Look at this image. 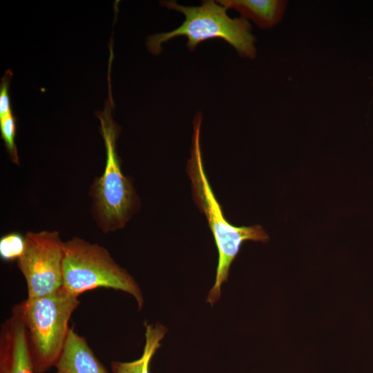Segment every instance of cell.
<instances>
[{
  "instance_id": "cell-2",
  "label": "cell",
  "mask_w": 373,
  "mask_h": 373,
  "mask_svg": "<svg viewBox=\"0 0 373 373\" xmlns=\"http://www.w3.org/2000/svg\"><path fill=\"white\" fill-rule=\"evenodd\" d=\"M161 6L182 13L184 20L171 31L147 37L146 48L151 54L159 55L164 43L183 36L187 38L186 47L191 51L201 42L220 38L233 46L240 57H256V38L248 20L242 17L231 18L227 10L217 1H203L200 6H184L175 1H163Z\"/></svg>"
},
{
  "instance_id": "cell-8",
  "label": "cell",
  "mask_w": 373,
  "mask_h": 373,
  "mask_svg": "<svg viewBox=\"0 0 373 373\" xmlns=\"http://www.w3.org/2000/svg\"><path fill=\"white\" fill-rule=\"evenodd\" d=\"M55 367L61 373H108L86 340L73 328Z\"/></svg>"
},
{
  "instance_id": "cell-6",
  "label": "cell",
  "mask_w": 373,
  "mask_h": 373,
  "mask_svg": "<svg viewBox=\"0 0 373 373\" xmlns=\"http://www.w3.org/2000/svg\"><path fill=\"white\" fill-rule=\"evenodd\" d=\"M17 267L27 285L28 298L44 296L63 287L65 242L57 231H28Z\"/></svg>"
},
{
  "instance_id": "cell-7",
  "label": "cell",
  "mask_w": 373,
  "mask_h": 373,
  "mask_svg": "<svg viewBox=\"0 0 373 373\" xmlns=\"http://www.w3.org/2000/svg\"><path fill=\"white\" fill-rule=\"evenodd\" d=\"M0 373H35L26 326L13 310L1 326Z\"/></svg>"
},
{
  "instance_id": "cell-11",
  "label": "cell",
  "mask_w": 373,
  "mask_h": 373,
  "mask_svg": "<svg viewBox=\"0 0 373 373\" xmlns=\"http://www.w3.org/2000/svg\"><path fill=\"white\" fill-rule=\"evenodd\" d=\"M0 132L10 158L15 164H19V160L15 144L16 118L13 113L0 119Z\"/></svg>"
},
{
  "instance_id": "cell-14",
  "label": "cell",
  "mask_w": 373,
  "mask_h": 373,
  "mask_svg": "<svg viewBox=\"0 0 373 373\" xmlns=\"http://www.w3.org/2000/svg\"><path fill=\"white\" fill-rule=\"evenodd\" d=\"M57 373H61V372L57 371Z\"/></svg>"
},
{
  "instance_id": "cell-1",
  "label": "cell",
  "mask_w": 373,
  "mask_h": 373,
  "mask_svg": "<svg viewBox=\"0 0 373 373\" xmlns=\"http://www.w3.org/2000/svg\"><path fill=\"white\" fill-rule=\"evenodd\" d=\"M201 124L202 114L198 113L193 119L191 157L188 161L187 171L193 197L206 216L218 252L215 283L207 298V301L213 305L220 298L221 285L227 281L230 267L242 243L247 240L266 242L269 236L260 225L236 227L225 219L204 171L200 147Z\"/></svg>"
},
{
  "instance_id": "cell-4",
  "label": "cell",
  "mask_w": 373,
  "mask_h": 373,
  "mask_svg": "<svg viewBox=\"0 0 373 373\" xmlns=\"http://www.w3.org/2000/svg\"><path fill=\"white\" fill-rule=\"evenodd\" d=\"M108 95L102 111L95 115L106 149V164L103 174L92 187V195L99 227L104 232L123 227L128 220L134 205V192L129 180L123 175L116 151L118 126L113 118L114 102L111 77H108Z\"/></svg>"
},
{
  "instance_id": "cell-9",
  "label": "cell",
  "mask_w": 373,
  "mask_h": 373,
  "mask_svg": "<svg viewBox=\"0 0 373 373\" xmlns=\"http://www.w3.org/2000/svg\"><path fill=\"white\" fill-rule=\"evenodd\" d=\"M227 10L234 9L241 17L252 20L262 29L275 26L283 18L287 1L283 0H218Z\"/></svg>"
},
{
  "instance_id": "cell-12",
  "label": "cell",
  "mask_w": 373,
  "mask_h": 373,
  "mask_svg": "<svg viewBox=\"0 0 373 373\" xmlns=\"http://www.w3.org/2000/svg\"><path fill=\"white\" fill-rule=\"evenodd\" d=\"M25 249V237L10 233L0 239V256L4 260H18Z\"/></svg>"
},
{
  "instance_id": "cell-10",
  "label": "cell",
  "mask_w": 373,
  "mask_h": 373,
  "mask_svg": "<svg viewBox=\"0 0 373 373\" xmlns=\"http://www.w3.org/2000/svg\"><path fill=\"white\" fill-rule=\"evenodd\" d=\"M145 345L142 356L129 362L113 361L111 370L113 373H149L151 361L160 347L167 329L160 323H145Z\"/></svg>"
},
{
  "instance_id": "cell-13",
  "label": "cell",
  "mask_w": 373,
  "mask_h": 373,
  "mask_svg": "<svg viewBox=\"0 0 373 373\" xmlns=\"http://www.w3.org/2000/svg\"><path fill=\"white\" fill-rule=\"evenodd\" d=\"M13 74L11 70H6L0 84V119L12 113L9 96L10 83Z\"/></svg>"
},
{
  "instance_id": "cell-5",
  "label": "cell",
  "mask_w": 373,
  "mask_h": 373,
  "mask_svg": "<svg viewBox=\"0 0 373 373\" xmlns=\"http://www.w3.org/2000/svg\"><path fill=\"white\" fill-rule=\"evenodd\" d=\"M62 276L63 287L76 296L96 288H111L133 296L139 309L143 306L142 293L135 280L97 244L78 237L65 242Z\"/></svg>"
},
{
  "instance_id": "cell-3",
  "label": "cell",
  "mask_w": 373,
  "mask_h": 373,
  "mask_svg": "<svg viewBox=\"0 0 373 373\" xmlns=\"http://www.w3.org/2000/svg\"><path fill=\"white\" fill-rule=\"evenodd\" d=\"M79 305L78 296L62 287L44 296L27 298L13 307L26 326L35 373L56 366L68 337L70 317Z\"/></svg>"
}]
</instances>
